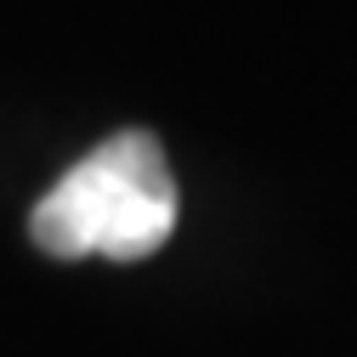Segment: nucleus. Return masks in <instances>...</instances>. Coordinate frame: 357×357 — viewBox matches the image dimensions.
<instances>
[{
	"label": "nucleus",
	"instance_id": "obj_1",
	"mask_svg": "<svg viewBox=\"0 0 357 357\" xmlns=\"http://www.w3.org/2000/svg\"><path fill=\"white\" fill-rule=\"evenodd\" d=\"M176 176L148 130H119L79 165L63 170V182L29 210V238L57 255H108V261H148L176 233Z\"/></svg>",
	"mask_w": 357,
	"mask_h": 357
}]
</instances>
